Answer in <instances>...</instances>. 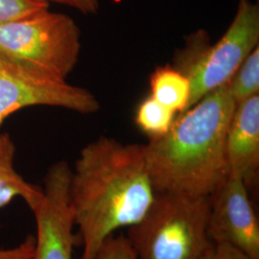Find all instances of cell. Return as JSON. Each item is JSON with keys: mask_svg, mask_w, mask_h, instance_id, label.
<instances>
[{"mask_svg": "<svg viewBox=\"0 0 259 259\" xmlns=\"http://www.w3.org/2000/svg\"><path fill=\"white\" fill-rule=\"evenodd\" d=\"M156 194L143 144L100 137L85 145L69 183V205L83 246L80 259H96L116 231L140 222Z\"/></svg>", "mask_w": 259, "mask_h": 259, "instance_id": "obj_1", "label": "cell"}, {"mask_svg": "<svg viewBox=\"0 0 259 259\" xmlns=\"http://www.w3.org/2000/svg\"><path fill=\"white\" fill-rule=\"evenodd\" d=\"M47 1L73 8L83 15L96 14L100 7L99 0H47Z\"/></svg>", "mask_w": 259, "mask_h": 259, "instance_id": "obj_18", "label": "cell"}, {"mask_svg": "<svg viewBox=\"0 0 259 259\" xmlns=\"http://www.w3.org/2000/svg\"><path fill=\"white\" fill-rule=\"evenodd\" d=\"M71 169L65 161L49 167L42 195L31 207L37 224L33 259H73L77 237L69 205Z\"/></svg>", "mask_w": 259, "mask_h": 259, "instance_id": "obj_7", "label": "cell"}, {"mask_svg": "<svg viewBox=\"0 0 259 259\" xmlns=\"http://www.w3.org/2000/svg\"><path fill=\"white\" fill-rule=\"evenodd\" d=\"M150 95L176 114L187 110L190 83L188 78L175 66H157L150 76Z\"/></svg>", "mask_w": 259, "mask_h": 259, "instance_id": "obj_11", "label": "cell"}, {"mask_svg": "<svg viewBox=\"0 0 259 259\" xmlns=\"http://www.w3.org/2000/svg\"><path fill=\"white\" fill-rule=\"evenodd\" d=\"M176 118V113L149 95L142 100L136 112V124L149 140L165 136Z\"/></svg>", "mask_w": 259, "mask_h": 259, "instance_id": "obj_12", "label": "cell"}, {"mask_svg": "<svg viewBox=\"0 0 259 259\" xmlns=\"http://www.w3.org/2000/svg\"><path fill=\"white\" fill-rule=\"evenodd\" d=\"M96 259H138V256L125 235L113 234L103 243Z\"/></svg>", "mask_w": 259, "mask_h": 259, "instance_id": "obj_15", "label": "cell"}, {"mask_svg": "<svg viewBox=\"0 0 259 259\" xmlns=\"http://www.w3.org/2000/svg\"><path fill=\"white\" fill-rule=\"evenodd\" d=\"M229 176L247 186L257 181L259 169V94L235 105L226 139Z\"/></svg>", "mask_w": 259, "mask_h": 259, "instance_id": "obj_9", "label": "cell"}, {"mask_svg": "<svg viewBox=\"0 0 259 259\" xmlns=\"http://www.w3.org/2000/svg\"><path fill=\"white\" fill-rule=\"evenodd\" d=\"M47 0H0V25L49 10Z\"/></svg>", "mask_w": 259, "mask_h": 259, "instance_id": "obj_14", "label": "cell"}, {"mask_svg": "<svg viewBox=\"0 0 259 259\" xmlns=\"http://www.w3.org/2000/svg\"><path fill=\"white\" fill-rule=\"evenodd\" d=\"M33 106L63 108L82 114L100 110V103L87 89L30 74L0 59V127L11 114Z\"/></svg>", "mask_w": 259, "mask_h": 259, "instance_id": "obj_6", "label": "cell"}, {"mask_svg": "<svg viewBox=\"0 0 259 259\" xmlns=\"http://www.w3.org/2000/svg\"><path fill=\"white\" fill-rule=\"evenodd\" d=\"M229 82L179 113L143 151L156 192L209 196L229 177L227 132L235 108Z\"/></svg>", "mask_w": 259, "mask_h": 259, "instance_id": "obj_2", "label": "cell"}, {"mask_svg": "<svg viewBox=\"0 0 259 259\" xmlns=\"http://www.w3.org/2000/svg\"><path fill=\"white\" fill-rule=\"evenodd\" d=\"M209 240L227 244L251 259H259V222L248 186L239 177L229 176L209 195Z\"/></svg>", "mask_w": 259, "mask_h": 259, "instance_id": "obj_8", "label": "cell"}, {"mask_svg": "<svg viewBox=\"0 0 259 259\" xmlns=\"http://www.w3.org/2000/svg\"><path fill=\"white\" fill-rule=\"evenodd\" d=\"M36 238L28 237L17 248L0 250V259H33Z\"/></svg>", "mask_w": 259, "mask_h": 259, "instance_id": "obj_17", "label": "cell"}, {"mask_svg": "<svg viewBox=\"0 0 259 259\" xmlns=\"http://www.w3.org/2000/svg\"><path fill=\"white\" fill-rule=\"evenodd\" d=\"M16 145L8 133L0 134V208L22 198L31 208L42 195V187L30 184L14 166Z\"/></svg>", "mask_w": 259, "mask_h": 259, "instance_id": "obj_10", "label": "cell"}, {"mask_svg": "<svg viewBox=\"0 0 259 259\" xmlns=\"http://www.w3.org/2000/svg\"><path fill=\"white\" fill-rule=\"evenodd\" d=\"M208 213L209 196L157 192L126 237L138 259H200L211 244Z\"/></svg>", "mask_w": 259, "mask_h": 259, "instance_id": "obj_3", "label": "cell"}, {"mask_svg": "<svg viewBox=\"0 0 259 259\" xmlns=\"http://www.w3.org/2000/svg\"><path fill=\"white\" fill-rule=\"evenodd\" d=\"M80 52L81 30L65 14L47 10L0 25V59L30 74L66 81Z\"/></svg>", "mask_w": 259, "mask_h": 259, "instance_id": "obj_4", "label": "cell"}, {"mask_svg": "<svg viewBox=\"0 0 259 259\" xmlns=\"http://www.w3.org/2000/svg\"><path fill=\"white\" fill-rule=\"evenodd\" d=\"M200 259H251L236 248L227 244L212 243Z\"/></svg>", "mask_w": 259, "mask_h": 259, "instance_id": "obj_16", "label": "cell"}, {"mask_svg": "<svg viewBox=\"0 0 259 259\" xmlns=\"http://www.w3.org/2000/svg\"><path fill=\"white\" fill-rule=\"evenodd\" d=\"M206 38L204 31L193 34L175 65L190 83L187 109L228 83L250 52L258 47V4L239 0L235 17L221 38L212 46L206 44Z\"/></svg>", "mask_w": 259, "mask_h": 259, "instance_id": "obj_5", "label": "cell"}, {"mask_svg": "<svg viewBox=\"0 0 259 259\" xmlns=\"http://www.w3.org/2000/svg\"><path fill=\"white\" fill-rule=\"evenodd\" d=\"M235 104L259 94V47H255L229 81Z\"/></svg>", "mask_w": 259, "mask_h": 259, "instance_id": "obj_13", "label": "cell"}]
</instances>
